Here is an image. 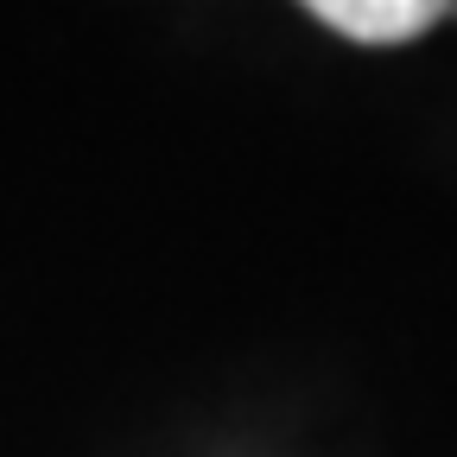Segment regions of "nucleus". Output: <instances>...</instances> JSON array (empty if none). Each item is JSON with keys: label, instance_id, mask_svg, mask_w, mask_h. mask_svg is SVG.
Returning a JSON list of instances; mask_svg holds the SVG:
<instances>
[{"label": "nucleus", "instance_id": "1", "mask_svg": "<svg viewBox=\"0 0 457 457\" xmlns=\"http://www.w3.org/2000/svg\"><path fill=\"white\" fill-rule=\"evenodd\" d=\"M312 20L356 45H407L432 20H445L438 0H312Z\"/></svg>", "mask_w": 457, "mask_h": 457}]
</instances>
